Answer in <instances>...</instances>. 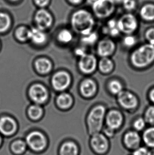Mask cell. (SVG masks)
<instances>
[{
	"mask_svg": "<svg viewBox=\"0 0 154 155\" xmlns=\"http://www.w3.org/2000/svg\"><path fill=\"white\" fill-rule=\"evenodd\" d=\"M71 21L74 29L83 36L91 32L95 24L94 18L91 13L83 10L75 12L72 15Z\"/></svg>",
	"mask_w": 154,
	"mask_h": 155,
	"instance_id": "obj_1",
	"label": "cell"
},
{
	"mask_svg": "<svg viewBox=\"0 0 154 155\" xmlns=\"http://www.w3.org/2000/svg\"><path fill=\"white\" fill-rule=\"evenodd\" d=\"M131 61L138 67L146 66L154 60V45H145L133 53Z\"/></svg>",
	"mask_w": 154,
	"mask_h": 155,
	"instance_id": "obj_2",
	"label": "cell"
},
{
	"mask_svg": "<svg viewBox=\"0 0 154 155\" xmlns=\"http://www.w3.org/2000/svg\"><path fill=\"white\" fill-rule=\"evenodd\" d=\"M105 109L99 105L94 107L88 117V127L90 134L91 136L100 133L102 129L104 119Z\"/></svg>",
	"mask_w": 154,
	"mask_h": 155,
	"instance_id": "obj_3",
	"label": "cell"
},
{
	"mask_svg": "<svg viewBox=\"0 0 154 155\" xmlns=\"http://www.w3.org/2000/svg\"><path fill=\"white\" fill-rule=\"evenodd\" d=\"M91 136L90 144L92 151L97 155H106L110 148V144L107 137L100 133Z\"/></svg>",
	"mask_w": 154,
	"mask_h": 155,
	"instance_id": "obj_4",
	"label": "cell"
},
{
	"mask_svg": "<svg viewBox=\"0 0 154 155\" xmlns=\"http://www.w3.org/2000/svg\"><path fill=\"white\" fill-rule=\"evenodd\" d=\"M115 3L113 0H97L92 4L95 14L99 18L110 16L115 10Z\"/></svg>",
	"mask_w": 154,
	"mask_h": 155,
	"instance_id": "obj_5",
	"label": "cell"
},
{
	"mask_svg": "<svg viewBox=\"0 0 154 155\" xmlns=\"http://www.w3.org/2000/svg\"><path fill=\"white\" fill-rule=\"evenodd\" d=\"M117 25L120 31L125 34H131L137 28V20L133 15L127 14L120 18L117 22Z\"/></svg>",
	"mask_w": 154,
	"mask_h": 155,
	"instance_id": "obj_6",
	"label": "cell"
},
{
	"mask_svg": "<svg viewBox=\"0 0 154 155\" xmlns=\"http://www.w3.org/2000/svg\"><path fill=\"white\" fill-rule=\"evenodd\" d=\"M27 142L30 148L36 151H41L46 146V138L43 134L36 131L31 132L27 136Z\"/></svg>",
	"mask_w": 154,
	"mask_h": 155,
	"instance_id": "obj_7",
	"label": "cell"
},
{
	"mask_svg": "<svg viewBox=\"0 0 154 155\" xmlns=\"http://www.w3.org/2000/svg\"><path fill=\"white\" fill-rule=\"evenodd\" d=\"M142 139L136 131H130L125 134L124 137V144L125 147L130 151H133L140 146Z\"/></svg>",
	"mask_w": 154,
	"mask_h": 155,
	"instance_id": "obj_8",
	"label": "cell"
},
{
	"mask_svg": "<svg viewBox=\"0 0 154 155\" xmlns=\"http://www.w3.org/2000/svg\"><path fill=\"white\" fill-rule=\"evenodd\" d=\"M70 83V77L65 71H60L54 75L52 78V84L58 91H63L68 87Z\"/></svg>",
	"mask_w": 154,
	"mask_h": 155,
	"instance_id": "obj_9",
	"label": "cell"
},
{
	"mask_svg": "<svg viewBox=\"0 0 154 155\" xmlns=\"http://www.w3.org/2000/svg\"><path fill=\"white\" fill-rule=\"evenodd\" d=\"M29 93L33 101L40 104L44 102L48 97V92L46 88L40 84H36L32 86Z\"/></svg>",
	"mask_w": 154,
	"mask_h": 155,
	"instance_id": "obj_10",
	"label": "cell"
},
{
	"mask_svg": "<svg viewBox=\"0 0 154 155\" xmlns=\"http://www.w3.org/2000/svg\"><path fill=\"white\" fill-rule=\"evenodd\" d=\"M96 63L95 56L92 54H85L81 57L79 61V68L84 73H91L96 68Z\"/></svg>",
	"mask_w": 154,
	"mask_h": 155,
	"instance_id": "obj_11",
	"label": "cell"
},
{
	"mask_svg": "<svg viewBox=\"0 0 154 155\" xmlns=\"http://www.w3.org/2000/svg\"><path fill=\"white\" fill-rule=\"evenodd\" d=\"M118 100L120 104L126 109L135 108L137 105V100L136 97L128 92L121 91L119 93Z\"/></svg>",
	"mask_w": 154,
	"mask_h": 155,
	"instance_id": "obj_12",
	"label": "cell"
},
{
	"mask_svg": "<svg viewBox=\"0 0 154 155\" xmlns=\"http://www.w3.org/2000/svg\"><path fill=\"white\" fill-rule=\"evenodd\" d=\"M36 20L40 29L48 28L52 23V18L50 14L44 10L38 11L36 14Z\"/></svg>",
	"mask_w": 154,
	"mask_h": 155,
	"instance_id": "obj_13",
	"label": "cell"
},
{
	"mask_svg": "<svg viewBox=\"0 0 154 155\" xmlns=\"http://www.w3.org/2000/svg\"><path fill=\"white\" fill-rule=\"evenodd\" d=\"M16 130V124L14 120L8 117L0 119V131L5 135H11Z\"/></svg>",
	"mask_w": 154,
	"mask_h": 155,
	"instance_id": "obj_14",
	"label": "cell"
},
{
	"mask_svg": "<svg viewBox=\"0 0 154 155\" xmlns=\"http://www.w3.org/2000/svg\"><path fill=\"white\" fill-rule=\"evenodd\" d=\"M122 122V115L118 111H111L107 116V127L113 130H115L118 129L121 125Z\"/></svg>",
	"mask_w": 154,
	"mask_h": 155,
	"instance_id": "obj_15",
	"label": "cell"
},
{
	"mask_svg": "<svg viewBox=\"0 0 154 155\" xmlns=\"http://www.w3.org/2000/svg\"><path fill=\"white\" fill-rule=\"evenodd\" d=\"M115 45L111 40H102L98 45V54L104 57H106L111 55L113 53Z\"/></svg>",
	"mask_w": 154,
	"mask_h": 155,
	"instance_id": "obj_16",
	"label": "cell"
},
{
	"mask_svg": "<svg viewBox=\"0 0 154 155\" xmlns=\"http://www.w3.org/2000/svg\"><path fill=\"white\" fill-rule=\"evenodd\" d=\"M96 85L95 83L90 79L83 81L80 86L81 92L85 97H90L96 93Z\"/></svg>",
	"mask_w": 154,
	"mask_h": 155,
	"instance_id": "obj_17",
	"label": "cell"
},
{
	"mask_svg": "<svg viewBox=\"0 0 154 155\" xmlns=\"http://www.w3.org/2000/svg\"><path fill=\"white\" fill-rule=\"evenodd\" d=\"M60 153L61 155H78L79 148L75 143L69 141L63 145Z\"/></svg>",
	"mask_w": 154,
	"mask_h": 155,
	"instance_id": "obj_18",
	"label": "cell"
},
{
	"mask_svg": "<svg viewBox=\"0 0 154 155\" xmlns=\"http://www.w3.org/2000/svg\"><path fill=\"white\" fill-rule=\"evenodd\" d=\"M142 140L148 148H154V127L148 128L144 131Z\"/></svg>",
	"mask_w": 154,
	"mask_h": 155,
	"instance_id": "obj_19",
	"label": "cell"
},
{
	"mask_svg": "<svg viewBox=\"0 0 154 155\" xmlns=\"http://www.w3.org/2000/svg\"><path fill=\"white\" fill-rule=\"evenodd\" d=\"M29 38L37 44H41L45 41L46 36L41 29L34 28L30 30Z\"/></svg>",
	"mask_w": 154,
	"mask_h": 155,
	"instance_id": "obj_20",
	"label": "cell"
},
{
	"mask_svg": "<svg viewBox=\"0 0 154 155\" xmlns=\"http://www.w3.org/2000/svg\"><path fill=\"white\" fill-rule=\"evenodd\" d=\"M141 17L146 20L152 21L154 20V5L147 4L142 7L140 11Z\"/></svg>",
	"mask_w": 154,
	"mask_h": 155,
	"instance_id": "obj_21",
	"label": "cell"
},
{
	"mask_svg": "<svg viewBox=\"0 0 154 155\" xmlns=\"http://www.w3.org/2000/svg\"><path fill=\"white\" fill-rule=\"evenodd\" d=\"M36 68L40 73L46 74L50 71L51 64L46 59H40L36 62Z\"/></svg>",
	"mask_w": 154,
	"mask_h": 155,
	"instance_id": "obj_22",
	"label": "cell"
},
{
	"mask_svg": "<svg viewBox=\"0 0 154 155\" xmlns=\"http://www.w3.org/2000/svg\"><path fill=\"white\" fill-rule=\"evenodd\" d=\"M72 100L71 97L67 93H63L60 95L57 99V103L61 108H68L70 107Z\"/></svg>",
	"mask_w": 154,
	"mask_h": 155,
	"instance_id": "obj_23",
	"label": "cell"
},
{
	"mask_svg": "<svg viewBox=\"0 0 154 155\" xmlns=\"http://www.w3.org/2000/svg\"><path fill=\"white\" fill-rule=\"evenodd\" d=\"M99 67L102 73H108L113 69L114 65L113 62L109 59L104 57L100 61Z\"/></svg>",
	"mask_w": 154,
	"mask_h": 155,
	"instance_id": "obj_24",
	"label": "cell"
},
{
	"mask_svg": "<svg viewBox=\"0 0 154 155\" xmlns=\"http://www.w3.org/2000/svg\"><path fill=\"white\" fill-rule=\"evenodd\" d=\"M105 30L106 32L112 36H117L119 32L120 31L117 25V22L114 20H111L109 21Z\"/></svg>",
	"mask_w": 154,
	"mask_h": 155,
	"instance_id": "obj_25",
	"label": "cell"
},
{
	"mask_svg": "<svg viewBox=\"0 0 154 155\" xmlns=\"http://www.w3.org/2000/svg\"><path fill=\"white\" fill-rule=\"evenodd\" d=\"M29 116L33 119H38L41 117L42 113V110L41 107L37 105H32L30 107L28 111Z\"/></svg>",
	"mask_w": 154,
	"mask_h": 155,
	"instance_id": "obj_26",
	"label": "cell"
},
{
	"mask_svg": "<svg viewBox=\"0 0 154 155\" xmlns=\"http://www.w3.org/2000/svg\"><path fill=\"white\" fill-rule=\"evenodd\" d=\"M10 25V19L8 15L0 13V32H3L8 29Z\"/></svg>",
	"mask_w": 154,
	"mask_h": 155,
	"instance_id": "obj_27",
	"label": "cell"
},
{
	"mask_svg": "<svg viewBox=\"0 0 154 155\" xmlns=\"http://www.w3.org/2000/svg\"><path fill=\"white\" fill-rule=\"evenodd\" d=\"M29 35L30 30L24 27L19 28L16 32L17 38L21 41H25L29 39Z\"/></svg>",
	"mask_w": 154,
	"mask_h": 155,
	"instance_id": "obj_28",
	"label": "cell"
},
{
	"mask_svg": "<svg viewBox=\"0 0 154 155\" xmlns=\"http://www.w3.org/2000/svg\"><path fill=\"white\" fill-rule=\"evenodd\" d=\"M58 38L59 40L63 43H68L72 39V36L71 32L67 30H63L59 34Z\"/></svg>",
	"mask_w": 154,
	"mask_h": 155,
	"instance_id": "obj_29",
	"label": "cell"
},
{
	"mask_svg": "<svg viewBox=\"0 0 154 155\" xmlns=\"http://www.w3.org/2000/svg\"><path fill=\"white\" fill-rule=\"evenodd\" d=\"M25 148L26 145L22 141H15L12 145V149L16 153H22L25 150Z\"/></svg>",
	"mask_w": 154,
	"mask_h": 155,
	"instance_id": "obj_30",
	"label": "cell"
},
{
	"mask_svg": "<svg viewBox=\"0 0 154 155\" xmlns=\"http://www.w3.org/2000/svg\"><path fill=\"white\" fill-rule=\"evenodd\" d=\"M109 89L113 94H118L122 91V85L118 81H113L109 84Z\"/></svg>",
	"mask_w": 154,
	"mask_h": 155,
	"instance_id": "obj_31",
	"label": "cell"
},
{
	"mask_svg": "<svg viewBox=\"0 0 154 155\" xmlns=\"http://www.w3.org/2000/svg\"><path fill=\"white\" fill-rule=\"evenodd\" d=\"M97 39V35L95 32H91L87 35L84 36L82 41L85 44L92 45Z\"/></svg>",
	"mask_w": 154,
	"mask_h": 155,
	"instance_id": "obj_32",
	"label": "cell"
},
{
	"mask_svg": "<svg viewBox=\"0 0 154 155\" xmlns=\"http://www.w3.org/2000/svg\"><path fill=\"white\" fill-rule=\"evenodd\" d=\"M145 120L149 124H154V106L149 107L146 111Z\"/></svg>",
	"mask_w": 154,
	"mask_h": 155,
	"instance_id": "obj_33",
	"label": "cell"
},
{
	"mask_svg": "<svg viewBox=\"0 0 154 155\" xmlns=\"http://www.w3.org/2000/svg\"><path fill=\"white\" fill-rule=\"evenodd\" d=\"M149 148L146 146H140L133 151L132 155H148Z\"/></svg>",
	"mask_w": 154,
	"mask_h": 155,
	"instance_id": "obj_34",
	"label": "cell"
},
{
	"mask_svg": "<svg viewBox=\"0 0 154 155\" xmlns=\"http://www.w3.org/2000/svg\"><path fill=\"white\" fill-rule=\"evenodd\" d=\"M122 3L125 9L127 10H133L135 8L136 1L135 0H124Z\"/></svg>",
	"mask_w": 154,
	"mask_h": 155,
	"instance_id": "obj_35",
	"label": "cell"
},
{
	"mask_svg": "<svg viewBox=\"0 0 154 155\" xmlns=\"http://www.w3.org/2000/svg\"><path fill=\"white\" fill-rule=\"evenodd\" d=\"M145 126V121L143 119L140 118L137 120L133 124V127L136 130L140 131L144 129Z\"/></svg>",
	"mask_w": 154,
	"mask_h": 155,
	"instance_id": "obj_36",
	"label": "cell"
},
{
	"mask_svg": "<svg viewBox=\"0 0 154 155\" xmlns=\"http://www.w3.org/2000/svg\"><path fill=\"white\" fill-rule=\"evenodd\" d=\"M124 44L127 47H131L133 46L136 42L135 38L132 36H128L126 37L124 39Z\"/></svg>",
	"mask_w": 154,
	"mask_h": 155,
	"instance_id": "obj_37",
	"label": "cell"
},
{
	"mask_svg": "<svg viewBox=\"0 0 154 155\" xmlns=\"http://www.w3.org/2000/svg\"><path fill=\"white\" fill-rule=\"evenodd\" d=\"M146 38L150 44L154 45V28L148 30L146 32Z\"/></svg>",
	"mask_w": 154,
	"mask_h": 155,
	"instance_id": "obj_38",
	"label": "cell"
},
{
	"mask_svg": "<svg viewBox=\"0 0 154 155\" xmlns=\"http://www.w3.org/2000/svg\"><path fill=\"white\" fill-rule=\"evenodd\" d=\"M115 130L111 129V128L107 127L106 130H104V134L107 137H112L114 134Z\"/></svg>",
	"mask_w": 154,
	"mask_h": 155,
	"instance_id": "obj_39",
	"label": "cell"
},
{
	"mask_svg": "<svg viewBox=\"0 0 154 155\" xmlns=\"http://www.w3.org/2000/svg\"><path fill=\"white\" fill-rule=\"evenodd\" d=\"M39 6H44L48 4L49 0H35Z\"/></svg>",
	"mask_w": 154,
	"mask_h": 155,
	"instance_id": "obj_40",
	"label": "cell"
},
{
	"mask_svg": "<svg viewBox=\"0 0 154 155\" xmlns=\"http://www.w3.org/2000/svg\"><path fill=\"white\" fill-rule=\"evenodd\" d=\"M76 53H77V54L79 55V56H82L83 55H85V54H86L85 53V51L84 49H78L77 51H76Z\"/></svg>",
	"mask_w": 154,
	"mask_h": 155,
	"instance_id": "obj_41",
	"label": "cell"
},
{
	"mask_svg": "<svg viewBox=\"0 0 154 155\" xmlns=\"http://www.w3.org/2000/svg\"><path fill=\"white\" fill-rule=\"evenodd\" d=\"M150 97L151 100H152L153 102H154V90H153L150 92Z\"/></svg>",
	"mask_w": 154,
	"mask_h": 155,
	"instance_id": "obj_42",
	"label": "cell"
},
{
	"mask_svg": "<svg viewBox=\"0 0 154 155\" xmlns=\"http://www.w3.org/2000/svg\"><path fill=\"white\" fill-rule=\"evenodd\" d=\"M148 155H154V148L149 149Z\"/></svg>",
	"mask_w": 154,
	"mask_h": 155,
	"instance_id": "obj_43",
	"label": "cell"
},
{
	"mask_svg": "<svg viewBox=\"0 0 154 155\" xmlns=\"http://www.w3.org/2000/svg\"><path fill=\"white\" fill-rule=\"evenodd\" d=\"M69 1L75 4H78L82 1V0H69Z\"/></svg>",
	"mask_w": 154,
	"mask_h": 155,
	"instance_id": "obj_44",
	"label": "cell"
},
{
	"mask_svg": "<svg viewBox=\"0 0 154 155\" xmlns=\"http://www.w3.org/2000/svg\"><path fill=\"white\" fill-rule=\"evenodd\" d=\"M115 3H121L124 2V0H113Z\"/></svg>",
	"mask_w": 154,
	"mask_h": 155,
	"instance_id": "obj_45",
	"label": "cell"
},
{
	"mask_svg": "<svg viewBox=\"0 0 154 155\" xmlns=\"http://www.w3.org/2000/svg\"><path fill=\"white\" fill-rule=\"evenodd\" d=\"M88 1H89V2H91V3H92L93 4L94 2H96L97 0H88Z\"/></svg>",
	"mask_w": 154,
	"mask_h": 155,
	"instance_id": "obj_46",
	"label": "cell"
},
{
	"mask_svg": "<svg viewBox=\"0 0 154 155\" xmlns=\"http://www.w3.org/2000/svg\"><path fill=\"white\" fill-rule=\"evenodd\" d=\"M1 137H0V143H1Z\"/></svg>",
	"mask_w": 154,
	"mask_h": 155,
	"instance_id": "obj_47",
	"label": "cell"
},
{
	"mask_svg": "<svg viewBox=\"0 0 154 155\" xmlns=\"http://www.w3.org/2000/svg\"><path fill=\"white\" fill-rule=\"evenodd\" d=\"M12 1H17V0H12Z\"/></svg>",
	"mask_w": 154,
	"mask_h": 155,
	"instance_id": "obj_48",
	"label": "cell"
},
{
	"mask_svg": "<svg viewBox=\"0 0 154 155\" xmlns=\"http://www.w3.org/2000/svg\"></svg>",
	"mask_w": 154,
	"mask_h": 155,
	"instance_id": "obj_49",
	"label": "cell"
}]
</instances>
